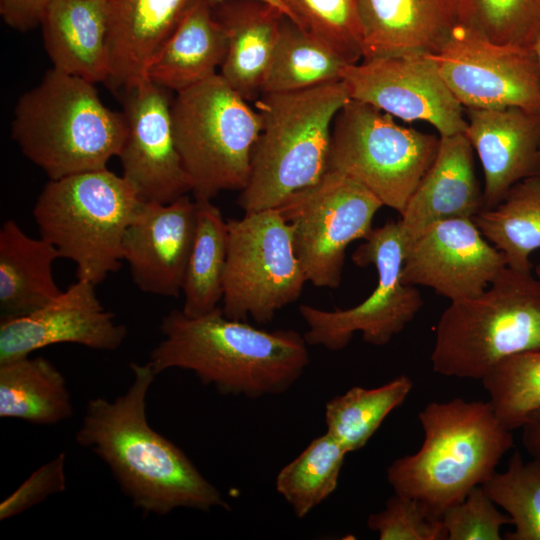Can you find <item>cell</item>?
<instances>
[{"mask_svg":"<svg viewBox=\"0 0 540 540\" xmlns=\"http://www.w3.org/2000/svg\"><path fill=\"white\" fill-rule=\"evenodd\" d=\"M141 201L105 169L49 180L33 217L40 237L76 265L77 279L98 285L121 267L122 241Z\"/></svg>","mask_w":540,"mask_h":540,"instance_id":"obj_7","label":"cell"},{"mask_svg":"<svg viewBox=\"0 0 540 540\" xmlns=\"http://www.w3.org/2000/svg\"><path fill=\"white\" fill-rule=\"evenodd\" d=\"M536 277L540 279V263L535 268Z\"/></svg>","mask_w":540,"mask_h":540,"instance_id":"obj_44","label":"cell"},{"mask_svg":"<svg viewBox=\"0 0 540 540\" xmlns=\"http://www.w3.org/2000/svg\"><path fill=\"white\" fill-rule=\"evenodd\" d=\"M506 266L472 218H451L430 225L406 246L402 281L454 301L483 293Z\"/></svg>","mask_w":540,"mask_h":540,"instance_id":"obj_16","label":"cell"},{"mask_svg":"<svg viewBox=\"0 0 540 540\" xmlns=\"http://www.w3.org/2000/svg\"><path fill=\"white\" fill-rule=\"evenodd\" d=\"M540 349V279L506 266L475 297L450 301L436 326L434 372L482 379L496 364Z\"/></svg>","mask_w":540,"mask_h":540,"instance_id":"obj_6","label":"cell"},{"mask_svg":"<svg viewBox=\"0 0 540 540\" xmlns=\"http://www.w3.org/2000/svg\"><path fill=\"white\" fill-rule=\"evenodd\" d=\"M130 369L133 381L124 394L88 402L76 442L107 464L123 493L146 514L230 510L189 457L148 423L146 397L156 377L149 364L131 363Z\"/></svg>","mask_w":540,"mask_h":540,"instance_id":"obj_1","label":"cell"},{"mask_svg":"<svg viewBox=\"0 0 540 540\" xmlns=\"http://www.w3.org/2000/svg\"><path fill=\"white\" fill-rule=\"evenodd\" d=\"M439 137L437 154L398 220L405 248L436 222L473 218L485 209L469 140L464 133Z\"/></svg>","mask_w":540,"mask_h":540,"instance_id":"obj_20","label":"cell"},{"mask_svg":"<svg viewBox=\"0 0 540 540\" xmlns=\"http://www.w3.org/2000/svg\"><path fill=\"white\" fill-rule=\"evenodd\" d=\"M405 246L398 221H387L373 228L353 253L358 266L374 265L378 273L376 288L364 301L349 309L322 310L303 304L299 313L308 329V345L330 351L344 349L355 332L364 342L383 346L410 323L423 306L420 291L402 281Z\"/></svg>","mask_w":540,"mask_h":540,"instance_id":"obj_11","label":"cell"},{"mask_svg":"<svg viewBox=\"0 0 540 540\" xmlns=\"http://www.w3.org/2000/svg\"><path fill=\"white\" fill-rule=\"evenodd\" d=\"M127 133L122 112L108 108L95 84L48 70L18 99L11 135L49 180L107 168Z\"/></svg>","mask_w":540,"mask_h":540,"instance_id":"obj_4","label":"cell"},{"mask_svg":"<svg viewBox=\"0 0 540 540\" xmlns=\"http://www.w3.org/2000/svg\"><path fill=\"white\" fill-rule=\"evenodd\" d=\"M522 443L532 459L540 463V410L530 415L521 426Z\"/></svg>","mask_w":540,"mask_h":540,"instance_id":"obj_41","label":"cell"},{"mask_svg":"<svg viewBox=\"0 0 540 540\" xmlns=\"http://www.w3.org/2000/svg\"><path fill=\"white\" fill-rule=\"evenodd\" d=\"M490 499L501 507L514 524L507 540H540V463L525 462L515 451L507 469L495 472L483 485Z\"/></svg>","mask_w":540,"mask_h":540,"instance_id":"obj_34","label":"cell"},{"mask_svg":"<svg viewBox=\"0 0 540 540\" xmlns=\"http://www.w3.org/2000/svg\"><path fill=\"white\" fill-rule=\"evenodd\" d=\"M61 258L54 245L28 236L13 220L0 229L1 318L20 317L45 306L62 291L53 276V263Z\"/></svg>","mask_w":540,"mask_h":540,"instance_id":"obj_26","label":"cell"},{"mask_svg":"<svg viewBox=\"0 0 540 540\" xmlns=\"http://www.w3.org/2000/svg\"><path fill=\"white\" fill-rule=\"evenodd\" d=\"M196 226L186 268L182 311L187 316L207 314L219 307L227 259L228 227L212 200L194 199Z\"/></svg>","mask_w":540,"mask_h":540,"instance_id":"obj_29","label":"cell"},{"mask_svg":"<svg viewBox=\"0 0 540 540\" xmlns=\"http://www.w3.org/2000/svg\"><path fill=\"white\" fill-rule=\"evenodd\" d=\"M472 219L483 236L503 253L508 267L530 272V255L540 249V177L518 182L498 205Z\"/></svg>","mask_w":540,"mask_h":540,"instance_id":"obj_30","label":"cell"},{"mask_svg":"<svg viewBox=\"0 0 540 540\" xmlns=\"http://www.w3.org/2000/svg\"><path fill=\"white\" fill-rule=\"evenodd\" d=\"M356 4L362 59L435 53L462 23L459 0H356Z\"/></svg>","mask_w":540,"mask_h":540,"instance_id":"obj_21","label":"cell"},{"mask_svg":"<svg viewBox=\"0 0 540 540\" xmlns=\"http://www.w3.org/2000/svg\"><path fill=\"white\" fill-rule=\"evenodd\" d=\"M502 424L513 431L540 410V349L511 355L482 379Z\"/></svg>","mask_w":540,"mask_h":540,"instance_id":"obj_33","label":"cell"},{"mask_svg":"<svg viewBox=\"0 0 540 540\" xmlns=\"http://www.w3.org/2000/svg\"><path fill=\"white\" fill-rule=\"evenodd\" d=\"M350 98L404 122L432 125L439 136L464 133L465 109L428 54H401L348 64L342 76Z\"/></svg>","mask_w":540,"mask_h":540,"instance_id":"obj_14","label":"cell"},{"mask_svg":"<svg viewBox=\"0 0 540 540\" xmlns=\"http://www.w3.org/2000/svg\"><path fill=\"white\" fill-rule=\"evenodd\" d=\"M226 52L225 33L207 0H200L155 54L146 79L180 92L218 74Z\"/></svg>","mask_w":540,"mask_h":540,"instance_id":"obj_25","label":"cell"},{"mask_svg":"<svg viewBox=\"0 0 540 540\" xmlns=\"http://www.w3.org/2000/svg\"><path fill=\"white\" fill-rule=\"evenodd\" d=\"M412 388L413 382L406 375L376 388L352 387L326 402V432L348 453L362 449Z\"/></svg>","mask_w":540,"mask_h":540,"instance_id":"obj_31","label":"cell"},{"mask_svg":"<svg viewBox=\"0 0 540 540\" xmlns=\"http://www.w3.org/2000/svg\"><path fill=\"white\" fill-rule=\"evenodd\" d=\"M348 64L285 16L261 94L295 92L342 81Z\"/></svg>","mask_w":540,"mask_h":540,"instance_id":"obj_28","label":"cell"},{"mask_svg":"<svg viewBox=\"0 0 540 540\" xmlns=\"http://www.w3.org/2000/svg\"><path fill=\"white\" fill-rule=\"evenodd\" d=\"M428 55L464 109L516 107L540 114L534 49L494 43L461 23L440 50Z\"/></svg>","mask_w":540,"mask_h":540,"instance_id":"obj_13","label":"cell"},{"mask_svg":"<svg viewBox=\"0 0 540 540\" xmlns=\"http://www.w3.org/2000/svg\"><path fill=\"white\" fill-rule=\"evenodd\" d=\"M51 0H0V15L10 28L28 31L40 26Z\"/></svg>","mask_w":540,"mask_h":540,"instance_id":"obj_40","label":"cell"},{"mask_svg":"<svg viewBox=\"0 0 540 540\" xmlns=\"http://www.w3.org/2000/svg\"><path fill=\"white\" fill-rule=\"evenodd\" d=\"M348 452L327 432L307 447L277 474L276 491L302 519L336 490Z\"/></svg>","mask_w":540,"mask_h":540,"instance_id":"obj_32","label":"cell"},{"mask_svg":"<svg viewBox=\"0 0 540 540\" xmlns=\"http://www.w3.org/2000/svg\"><path fill=\"white\" fill-rule=\"evenodd\" d=\"M200 0H109L110 74L106 82L126 90L146 79L165 41Z\"/></svg>","mask_w":540,"mask_h":540,"instance_id":"obj_23","label":"cell"},{"mask_svg":"<svg viewBox=\"0 0 540 540\" xmlns=\"http://www.w3.org/2000/svg\"><path fill=\"white\" fill-rule=\"evenodd\" d=\"M212 11L227 41L219 74L247 101H256L286 15L256 0H228Z\"/></svg>","mask_w":540,"mask_h":540,"instance_id":"obj_24","label":"cell"},{"mask_svg":"<svg viewBox=\"0 0 540 540\" xmlns=\"http://www.w3.org/2000/svg\"><path fill=\"white\" fill-rule=\"evenodd\" d=\"M442 521L447 540H501L500 529L510 524L482 485L474 487L459 503L446 509Z\"/></svg>","mask_w":540,"mask_h":540,"instance_id":"obj_38","label":"cell"},{"mask_svg":"<svg viewBox=\"0 0 540 540\" xmlns=\"http://www.w3.org/2000/svg\"><path fill=\"white\" fill-rule=\"evenodd\" d=\"M170 91L145 79L123 91L127 133L122 177L142 202L170 203L192 192L175 142Z\"/></svg>","mask_w":540,"mask_h":540,"instance_id":"obj_15","label":"cell"},{"mask_svg":"<svg viewBox=\"0 0 540 540\" xmlns=\"http://www.w3.org/2000/svg\"><path fill=\"white\" fill-rule=\"evenodd\" d=\"M418 418L423 443L389 465L387 481L394 493L415 498L442 517L489 480L514 439L489 401L431 402Z\"/></svg>","mask_w":540,"mask_h":540,"instance_id":"obj_3","label":"cell"},{"mask_svg":"<svg viewBox=\"0 0 540 540\" xmlns=\"http://www.w3.org/2000/svg\"><path fill=\"white\" fill-rule=\"evenodd\" d=\"M367 527L380 540H446L442 517L423 502L394 493L384 509L368 516Z\"/></svg>","mask_w":540,"mask_h":540,"instance_id":"obj_37","label":"cell"},{"mask_svg":"<svg viewBox=\"0 0 540 540\" xmlns=\"http://www.w3.org/2000/svg\"><path fill=\"white\" fill-rule=\"evenodd\" d=\"M65 458V454L61 453L33 472L0 504V519L16 516L48 496L65 490Z\"/></svg>","mask_w":540,"mask_h":540,"instance_id":"obj_39","label":"cell"},{"mask_svg":"<svg viewBox=\"0 0 540 540\" xmlns=\"http://www.w3.org/2000/svg\"><path fill=\"white\" fill-rule=\"evenodd\" d=\"M465 136L484 175L485 209L518 182L540 177V114L516 107L465 109Z\"/></svg>","mask_w":540,"mask_h":540,"instance_id":"obj_19","label":"cell"},{"mask_svg":"<svg viewBox=\"0 0 540 540\" xmlns=\"http://www.w3.org/2000/svg\"><path fill=\"white\" fill-rule=\"evenodd\" d=\"M534 50H535V53H536V56H537L538 65H539V71H540V39L536 43V45L534 47Z\"/></svg>","mask_w":540,"mask_h":540,"instance_id":"obj_43","label":"cell"},{"mask_svg":"<svg viewBox=\"0 0 540 540\" xmlns=\"http://www.w3.org/2000/svg\"><path fill=\"white\" fill-rule=\"evenodd\" d=\"M40 26L52 68L94 84L108 80L109 0H51Z\"/></svg>","mask_w":540,"mask_h":540,"instance_id":"obj_22","label":"cell"},{"mask_svg":"<svg viewBox=\"0 0 540 540\" xmlns=\"http://www.w3.org/2000/svg\"><path fill=\"white\" fill-rule=\"evenodd\" d=\"M177 149L194 199L242 191L261 131L256 109L218 73L176 93L171 106Z\"/></svg>","mask_w":540,"mask_h":540,"instance_id":"obj_8","label":"cell"},{"mask_svg":"<svg viewBox=\"0 0 540 540\" xmlns=\"http://www.w3.org/2000/svg\"><path fill=\"white\" fill-rule=\"evenodd\" d=\"M160 330L163 339L147 362L154 374L189 370L224 395L256 399L285 393L310 363L304 335L256 328L226 317L220 306L196 317L171 310Z\"/></svg>","mask_w":540,"mask_h":540,"instance_id":"obj_2","label":"cell"},{"mask_svg":"<svg viewBox=\"0 0 540 540\" xmlns=\"http://www.w3.org/2000/svg\"><path fill=\"white\" fill-rule=\"evenodd\" d=\"M350 99L343 81L259 96L255 109L261 131L248 182L237 199L244 213L277 208L323 178L334 119Z\"/></svg>","mask_w":540,"mask_h":540,"instance_id":"obj_5","label":"cell"},{"mask_svg":"<svg viewBox=\"0 0 540 540\" xmlns=\"http://www.w3.org/2000/svg\"><path fill=\"white\" fill-rule=\"evenodd\" d=\"M71 398L60 371L43 357L0 363V417L54 425L72 416Z\"/></svg>","mask_w":540,"mask_h":540,"instance_id":"obj_27","label":"cell"},{"mask_svg":"<svg viewBox=\"0 0 540 540\" xmlns=\"http://www.w3.org/2000/svg\"><path fill=\"white\" fill-rule=\"evenodd\" d=\"M462 23L488 40L534 49L540 39V0H459Z\"/></svg>","mask_w":540,"mask_h":540,"instance_id":"obj_36","label":"cell"},{"mask_svg":"<svg viewBox=\"0 0 540 540\" xmlns=\"http://www.w3.org/2000/svg\"><path fill=\"white\" fill-rule=\"evenodd\" d=\"M95 287L89 281L77 279L40 309L20 317L1 318L0 363L60 343L104 351L119 348L127 329L103 307Z\"/></svg>","mask_w":540,"mask_h":540,"instance_id":"obj_17","label":"cell"},{"mask_svg":"<svg viewBox=\"0 0 540 540\" xmlns=\"http://www.w3.org/2000/svg\"><path fill=\"white\" fill-rule=\"evenodd\" d=\"M382 206L361 184L328 170L316 184L277 207L291 227L306 280L316 287L337 288L347 247L370 235L373 219Z\"/></svg>","mask_w":540,"mask_h":540,"instance_id":"obj_12","label":"cell"},{"mask_svg":"<svg viewBox=\"0 0 540 540\" xmlns=\"http://www.w3.org/2000/svg\"><path fill=\"white\" fill-rule=\"evenodd\" d=\"M227 227L222 311L230 319L267 324L299 299L307 282L291 227L277 208L229 219Z\"/></svg>","mask_w":540,"mask_h":540,"instance_id":"obj_10","label":"cell"},{"mask_svg":"<svg viewBox=\"0 0 540 540\" xmlns=\"http://www.w3.org/2000/svg\"><path fill=\"white\" fill-rule=\"evenodd\" d=\"M289 18L347 63L362 59V28L356 0H280Z\"/></svg>","mask_w":540,"mask_h":540,"instance_id":"obj_35","label":"cell"},{"mask_svg":"<svg viewBox=\"0 0 540 540\" xmlns=\"http://www.w3.org/2000/svg\"><path fill=\"white\" fill-rule=\"evenodd\" d=\"M439 140L350 99L333 122L328 170L361 184L400 215L431 166Z\"/></svg>","mask_w":540,"mask_h":540,"instance_id":"obj_9","label":"cell"},{"mask_svg":"<svg viewBox=\"0 0 540 540\" xmlns=\"http://www.w3.org/2000/svg\"><path fill=\"white\" fill-rule=\"evenodd\" d=\"M196 202L140 203L122 241V257L143 292L178 297L194 240Z\"/></svg>","mask_w":540,"mask_h":540,"instance_id":"obj_18","label":"cell"},{"mask_svg":"<svg viewBox=\"0 0 540 540\" xmlns=\"http://www.w3.org/2000/svg\"><path fill=\"white\" fill-rule=\"evenodd\" d=\"M225 1H228V0H207L208 4L211 7H215V6L221 4V3L225 2ZM256 1H261V2L270 4V5L278 8L279 10H281L289 18L288 11H287L286 7L281 3L280 0H256Z\"/></svg>","mask_w":540,"mask_h":540,"instance_id":"obj_42","label":"cell"}]
</instances>
